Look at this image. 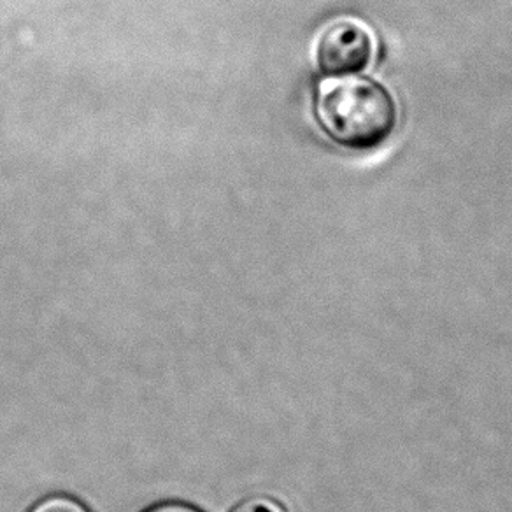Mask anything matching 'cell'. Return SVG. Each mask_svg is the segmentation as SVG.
I'll use <instances>...</instances> for the list:
<instances>
[{"label": "cell", "instance_id": "cell-1", "mask_svg": "<svg viewBox=\"0 0 512 512\" xmlns=\"http://www.w3.org/2000/svg\"><path fill=\"white\" fill-rule=\"evenodd\" d=\"M314 114L332 143L358 153L388 143L400 120L399 104L392 92L374 79L356 74L321 83Z\"/></svg>", "mask_w": 512, "mask_h": 512}, {"label": "cell", "instance_id": "cell-2", "mask_svg": "<svg viewBox=\"0 0 512 512\" xmlns=\"http://www.w3.org/2000/svg\"><path fill=\"white\" fill-rule=\"evenodd\" d=\"M314 57L325 76H355L372 64L376 41L365 23L355 18H341L321 30Z\"/></svg>", "mask_w": 512, "mask_h": 512}, {"label": "cell", "instance_id": "cell-3", "mask_svg": "<svg viewBox=\"0 0 512 512\" xmlns=\"http://www.w3.org/2000/svg\"><path fill=\"white\" fill-rule=\"evenodd\" d=\"M27 512H93L90 505L81 498L65 493V491H53L36 500L30 505Z\"/></svg>", "mask_w": 512, "mask_h": 512}, {"label": "cell", "instance_id": "cell-4", "mask_svg": "<svg viewBox=\"0 0 512 512\" xmlns=\"http://www.w3.org/2000/svg\"><path fill=\"white\" fill-rule=\"evenodd\" d=\"M228 512H290V509L279 498L256 493L239 500Z\"/></svg>", "mask_w": 512, "mask_h": 512}, {"label": "cell", "instance_id": "cell-5", "mask_svg": "<svg viewBox=\"0 0 512 512\" xmlns=\"http://www.w3.org/2000/svg\"><path fill=\"white\" fill-rule=\"evenodd\" d=\"M141 512H206L200 509L199 505L190 504L185 500H160L155 504L148 505Z\"/></svg>", "mask_w": 512, "mask_h": 512}]
</instances>
